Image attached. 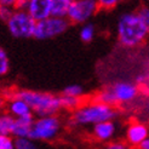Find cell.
<instances>
[{"mask_svg": "<svg viewBox=\"0 0 149 149\" xmlns=\"http://www.w3.org/2000/svg\"><path fill=\"white\" fill-rule=\"evenodd\" d=\"M34 120V113H28L21 118H15L11 136L13 138H29V133H31Z\"/></svg>", "mask_w": 149, "mask_h": 149, "instance_id": "cell-11", "label": "cell"}, {"mask_svg": "<svg viewBox=\"0 0 149 149\" xmlns=\"http://www.w3.org/2000/svg\"><path fill=\"white\" fill-rule=\"evenodd\" d=\"M68 26L69 21L65 17L50 16L35 23L33 38L38 40H47L56 38V36L63 34L68 29Z\"/></svg>", "mask_w": 149, "mask_h": 149, "instance_id": "cell-6", "label": "cell"}, {"mask_svg": "<svg viewBox=\"0 0 149 149\" xmlns=\"http://www.w3.org/2000/svg\"><path fill=\"white\" fill-rule=\"evenodd\" d=\"M148 77L147 75H144V74H141V75H138L137 78H136V81L138 84H146V83H148Z\"/></svg>", "mask_w": 149, "mask_h": 149, "instance_id": "cell-28", "label": "cell"}, {"mask_svg": "<svg viewBox=\"0 0 149 149\" xmlns=\"http://www.w3.org/2000/svg\"><path fill=\"white\" fill-rule=\"evenodd\" d=\"M61 120L56 115L38 116L32 125L29 138L33 141H54L61 132Z\"/></svg>", "mask_w": 149, "mask_h": 149, "instance_id": "cell-4", "label": "cell"}, {"mask_svg": "<svg viewBox=\"0 0 149 149\" xmlns=\"http://www.w3.org/2000/svg\"><path fill=\"white\" fill-rule=\"evenodd\" d=\"M15 149H39L31 138H15Z\"/></svg>", "mask_w": 149, "mask_h": 149, "instance_id": "cell-20", "label": "cell"}, {"mask_svg": "<svg viewBox=\"0 0 149 149\" xmlns=\"http://www.w3.org/2000/svg\"><path fill=\"white\" fill-rule=\"evenodd\" d=\"M149 136L148 126L141 121H132L126 130V142L131 147H138Z\"/></svg>", "mask_w": 149, "mask_h": 149, "instance_id": "cell-10", "label": "cell"}, {"mask_svg": "<svg viewBox=\"0 0 149 149\" xmlns=\"http://www.w3.org/2000/svg\"><path fill=\"white\" fill-rule=\"evenodd\" d=\"M148 3H149V0H148Z\"/></svg>", "mask_w": 149, "mask_h": 149, "instance_id": "cell-34", "label": "cell"}, {"mask_svg": "<svg viewBox=\"0 0 149 149\" xmlns=\"http://www.w3.org/2000/svg\"><path fill=\"white\" fill-rule=\"evenodd\" d=\"M118 116V110L114 106L106 104L98 101H92L74 109L72 115V123L77 126L95 125L106 120H115Z\"/></svg>", "mask_w": 149, "mask_h": 149, "instance_id": "cell-2", "label": "cell"}, {"mask_svg": "<svg viewBox=\"0 0 149 149\" xmlns=\"http://www.w3.org/2000/svg\"><path fill=\"white\" fill-rule=\"evenodd\" d=\"M121 0H97V4L100 9L103 10H111L120 3Z\"/></svg>", "mask_w": 149, "mask_h": 149, "instance_id": "cell-23", "label": "cell"}, {"mask_svg": "<svg viewBox=\"0 0 149 149\" xmlns=\"http://www.w3.org/2000/svg\"><path fill=\"white\" fill-rule=\"evenodd\" d=\"M10 70V59L6 51L0 47V78L5 77Z\"/></svg>", "mask_w": 149, "mask_h": 149, "instance_id": "cell-19", "label": "cell"}, {"mask_svg": "<svg viewBox=\"0 0 149 149\" xmlns=\"http://www.w3.org/2000/svg\"><path fill=\"white\" fill-rule=\"evenodd\" d=\"M148 34V28L137 12L124 13L118 21V41L125 47H136L141 45L147 39Z\"/></svg>", "mask_w": 149, "mask_h": 149, "instance_id": "cell-1", "label": "cell"}, {"mask_svg": "<svg viewBox=\"0 0 149 149\" xmlns=\"http://www.w3.org/2000/svg\"><path fill=\"white\" fill-rule=\"evenodd\" d=\"M0 149H15V138L11 135H0Z\"/></svg>", "mask_w": 149, "mask_h": 149, "instance_id": "cell-22", "label": "cell"}, {"mask_svg": "<svg viewBox=\"0 0 149 149\" xmlns=\"http://www.w3.org/2000/svg\"><path fill=\"white\" fill-rule=\"evenodd\" d=\"M110 88L114 93V97L118 104H127L133 102L137 98L139 92L138 87L135 84L129 83V81H118V83L111 85Z\"/></svg>", "mask_w": 149, "mask_h": 149, "instance_id": "cell-8", "label": "cell"}, {"mask_svg": "<svg viewBox=\"0 0 149 149\" xmlns=\"http://www.w3.org/2000/svg\"><path fill=\"white\" fill-rule=\"evenodd\" d=\"M51 4L52 0H28L24 10L35 22H38L51 16Z\"/></svg>", "mask_w": 149, "mask_h": 149, "instance_id": "cell-9", "label": "cell"}, {"mask_svg": "<svg viewBox=\"0 0 149 149\" xmlns=\"http://www.w3.org/2000/svg\"><path fill=\"white\" fill-rule=\"evenodd\" d=\"M137 13H138V16L141 17V19L143 21V23L146 24V27L149 31V6H142L137 11Z\"/></svg>", "mask_w": 149, "mask_h": 149, "instance_id": "cell-25", "label": "cell"}, {"mask_svg": "<svg viewBox=\"0 0 149 149\" xmlns=\"http://www.w3.org/2000/svg\"><path fill=\"white\" fill-rule=\"evenodd\" d=\"M146 109H147L148 114H149V97H148V98H147V101H146Z\"/></svg>", "mask_w": 149, "mask_h": 149, "instance_id": "cell-32", "label": "cell"}, {"mask_svg": "<svg viewBox=\"0 0 149 149\" xmlns=\"http://www.w3.org/2000/svg\"><path fill=\"white\" fill-rule=\"evenodd\" d=\"M70 1L69 0H52L51 4V16L55 17H65L68 13Z\"/></svg>", "mask_w": 149, "mask_h": 149, "instance_id": "cell-14", "label": "cell"}, {"mask_svg": "<svg viewBox=\"0 0 149 149\" xmlns=\"http://www.w3.org/2000/svg\"><path fill=\"white\" fill-rule=\"evenodd\" d=\"M69 1H73V0H69Z\"/></svg>", "mask_w": 149, "mask_h": 149, "instance_id": "cell-33", "label": "cell"}, {"mask_svg": "<svg viewBox=\"0 0 149 149\" xmlns=\"http://www.w3.org/2000/svg\"><path fill=\"white\" fill-rule=\"evenodd\" d=\"M137 148H138V149H149V136H148L146 139H143L142 143H141Z\"/></svg>", "mask_w": 149, "mask_h": 149, "instance_id": "cell-29", "label": "cell"}, {"mask_svg": "<svg viewBox=\"0 0 149 149\" xmlns=\"http://www.w3.org/2000/svg\"><path fill=\"white\" fill-rule=\"evenodd\" d=\"M61 101V107L64 109H69L74 110L77 109L80 104H81V98L80 97H74V96H68V95H62L59 97Z\"/></svg>", "mask_w": 149, "mask_h": 149, "instance_id": "cell-16", "label": "cell"}, {"mask_svg": "<svg viewBox=\"0 0 149 149\" xmlns=\"http://www.w3.org/2000/svg\"><path fill=\"white\" fill-rule=\"evenodd\" d=\"M11 96L22 98L28 103L32 111L38 115H56L62 109L59 97L50 92H41V91H32V90H19L13 92Z\"/></svg>", "mask_w": 149, "mask_h": 149, "instance_id": "cell-3", "label": "cell"}, {"mask_svg": "<svg viewBox=\"0 0 149 149\" xmlns=\"http://www.w3.org/2000/svg\"><path fill=\"white\" fill-rule=\"evenodd\" d=\"M95 34H96L95 26L91 23H85L80 29L79 36H80V39L83 42H91L95 38Z\"/></svg>", "mask_w": 149, "mask_h": 149, "instance_id": "cell-17", "label": "cell"}, {"mask_svg": "<svg viewBox=\"0 0 149 149\" xmlns=\"http://www.w3.org/2000/svg\"><path fill=\"white\" fill-rule=\"evenodd\" d=\"M13 7H10V6H5V5H0V19L3 22H5L10 18V16L13 12Z\"/></svg>", "mask_w": 149, "mask_h": 149, "instance_id": "cell-24", "label": "cell"}, {"mask_svg": "<svg viewBox=\"0 0 149 149\" xmlns=\"http://www.w3.org/2000/svg\"><path fill=\"white\" fill-rule=\"evenodd\" d=\"M4 107H5V100L0 96V110L1 109H4Z\"/></svg>", "mask_w": 149, "mask_h": 149, "instance_id": "cell-31", "label": "cell"}, {"mask_svg": "<svg viewBox=\"0 0 149 149\" xmlns=\"http://www.w3.org/2000/svg\"><path fill=\"white\" fill-rule=\"evenodd\" d=\"M15 118L9 113L0 114V135H11Z\"/></svg>", "mask_w": 149, "mask_h": 149, "instance_id": "cell-15", "label": "cell"}, {"mask_svg": "<svg viewBox=\"0 0 149 149\" xmlns=\"http://www.w3.org/2000/svg\"><path fill=\"white\" fill-rule=\"evenodd\" d=\"M116 133V124L114 120H106L93 125L92 135L100 142H108L115 136Z\"/></svg>", "mask_w": 149, "mask_h": 149, "instance_id": "cell-12", "label": "cell"}, {"mask_svg": "<svg viewBox=\"0 0 149 149\" xmlns=\"http://www.w3.org/2000/svg\"><path fill=\"white\" fill-rule=\"evenodd\" d=\"M103 149H131V146L126 144L124 142H113L107 144Z\"/></svg>", "mask_w": 149, "mask_h": 149, "instance_id": "cell-26", "label": "cell"}, {"mask_svg": "<svg viewBox=\"0 0 149 149\" xmlns=\"http://www.w3.org/2000/svg\"><path fill=\"white\" fill-rule=\"evenodd\" d=\"M100 9L97 0H73L70 1L67 19L72 23H86Z\"/></svg>", "mask_w": 149, "mask_h": 149, "instance_id": "cell-7", "label": "cell"}, {"mask_svg": "<svg viewBox=\"0 0 149 149\" xmlns=\"http://www.w3.org/2000/svg\"><path fill=\"white\" fill-rule=\"evenodd\" d=\"M96 101L102 102V103H106V104H110V106H116V101L114 97V93L111 91L110 86L104 88L103 91H101L97 96H96Z\"/></svg>", "mask_w": 149, "mask_h": 149, "instance_id": "cell-18", "label": "cell"}, {"mask_svg": "<svg viewBox=\"0 0 149 149\" xmlns=\"http://www.w3.org/2000/svg\"><path fill=\"white\" fill-rule=\"evenodd\" d=\"M35 23L36 22L24 9L13 10L10 18L6 21V26L10 34L16 39L33 38Z\"/></svg>", "mask_w": 149, "mask_h": 149, "instance_id": "cell-5", "label": "cell"}, {"mask_svg": "<svg viewBox=\"0 0 149 149\" xmlns=\"http://www.w3.org/2000/svg\"><path fill=\"white\" fill-rule=\"evenodd\" d=\"M28 0H17V5H16V9H24L26 3Z\"/></svg>", "mask_w": 149, "mask_h": 149, "instance_id": "cell-30", "label": "cell"}, {"mask_svg": "<svg viewBox=\"0 0 149 149\" xmlns=\"http://www.w3.org/2000/svg\"><path fill=\"white\" fill-rule=\"evenodd\" d=\"M0 5L10 6V7H13V9H16L17 0H0Z\"/></svg>", "mask_w": 149, "mask_h": 149, "instance_id": "cell-27", "label": "cell"}, {"mask_svg": "<svg viewBox=\"0 0 149 149\" xmlns=\"http://www.w3.org/2000/svg\"><path fill=\"white\" fill-rule=\"evenodd\" d=\"M63 95H68V96H74V97H81L84 95V88L83 86L77 85V84H72L64 87Z\"/></svg>", "mask_w": 149, "mask_h": 149, "instance_id": "cell-21", "label": "cell"}, {"mask_svg": "<svg viewBox=\"0 0 149 149\" xmlns=\"http://www.w3.org/2000/svg\"><path fill=\"white\" fill-rule=\"evenodd\" d=\"M7 113L11 114L13 118H21L28 113H33V111L26 101L11 96V100L7 103Z\"/></svg>", "mask_w": 149, "mask_h": 149, "instance_id": "cell-13", "label": "cell"}]
</instances>
